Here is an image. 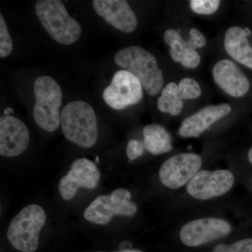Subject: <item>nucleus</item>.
<instances>
[{"mask_svg":"<svg viewBox=\"0 0 252 252\" xmlns=\"http://www.w3.org/2000/svg\"><path fill=\"white\" fill-rule=\"evenodd\" d=\"M64 137L83 148H91L98 137L97 117L90 104L83 101L67 104L61 114Z\"/></svg>","mask_w":252,"mask_h":252,"instance_id":"f257e3e1","label":"nucleus"},{"mask_svg":"<svg viewBox=\"0 0 252 252\" xmlns=\"http://www.w3.org/2000/svg\"><path fill=\"white\" fill-rule=\"evenodd\" d=\"M114 61L118 66L135 76L147 94L154 96L160 93L163 75L157 59L148 51L137 46L124 48L118 51Z\"/></svg>","mask_w":252,"mask_h":252,"instance_id":"f03ea898","label":"nucleus"},{"mask_svg":"<svg viewBox=\"0 0 252 252\" xmlns=\"http://www.w3.org/2000/svg\"><path fill=\"white\" fill-rule=\"evenodd\" d=\"M35 11L43 27L56 42L71 45L80 37V24L69 14L60 0H39Z\"/></svg>","mask_w":252,"mask_h":252,"instance_id":"7ed1b4c3","label":"nucleus"},{"mask_svg":"<svg viewBox=\"0 0 252 252\" xmlns=\"http://www.w3.org/2000/svg\"><path fill=\"white\" fill-rule=\"evenodd\" d=\"M34 122L46 132H54L61 124L60 109L63 102L61 86L52 77L41 76L34 81Z\"/></svg>","mask_w":252,"mask_h":252,"instance_id":"20e7f679","label":"nucleus"},{"mask_svg":"<svg viewBox=\"0 0 252 252\" xmlns=\"http://www.w3.org/2000/svg\"><path fill=\"white\" fill-rule=\"evenodd\" d=\"M46 212L39 205L24 207L11 220L7 230L9 243L18 251L34 252L39 243V232L45 224Z\"/></svg>","mask_w":252,"mask_h":252,"instance_id":"39448f33","label":"nucleus"},{"mask_svg":"<svg viewBox=\"0 0 252 252\" xmlns=\"http://www.w3.org/2000/svg\"><path fill=\"white\" fill-rule=\"evenodd\" d=\"M131 198L132 195L128 190L116 189L110 195H101L94 199L84 212V217L91 223L105 225L115 215L133 216L137 206Z\"/></svg>","mask_w":252,"mask_h":252,"instance_id":"423d86ee","label":"nucleus"},{"mask_svg":"<svg viewBox=\"0 0 252 252\" xmlns=\"http://www.w3.org/2000/svg\"><path fill=\"white\" fill-rule=\"evenodd\" d=\"M142 89L140 81L132 73L118 71L111 84L104 89L103 99L112 109L122 110L140 102L143 97Z\"/></svg>","mask_w":252,"mask_h":252,"instance_id":"0eeeda50","label":"nucleus"},{"mask_svg":"<svg viewBox=\"0 0 252 252\" xmlns=\"http://www.w3.org/2000/svg\"><path fill=\"white\" fill-rule=\"evenodd\" d=\"M202 158L198 154H177L162 164L159 178L169 189H177L190 182L200 170Z\"/></svg>","mask_w":252,"mask_h":252,"instance_id":"6e6552de","label":"nucleus"},{"mask_svg":"<svg viewBox=\"0 0 252 252\" xmlns=\"http://www.w3.org/2000/svg\"><path fill=\"white\" fill-rule=\"evenodd\" d=\"M234 182V175L229 170H201L189 182L187 190L193 198L209 200L229 191Z\"/></svg>","mask_w":252,"mask_h":252,"instance_id":"1a4fd4ad","label":"nucleus"},{"mask_svg":"<svg viewBox=\"0 0 252 252\" xmlns=\"http://www.w3.org/2000/svg\"><path fill=\"white\" fill-rule=\"evenodd\" d=\"M231 230L230 223L221 219H199L182 227L180 239L187 246L194 248L227 236Z\"/></svg>","mask_w":252,"mask_h":252,"instance_id":"9d476101","label":"nucleus"},{"mask_svg":"<svg viewBox=\"0 0 252 252\" xmlns=\"http://www.w3.org/2000/svg\"><path fill=\"white\" fill-rule=\"evenodd\" d=\"M189 39H182L180 32L168 29L164 33V40L170 46V54L176 62L181 63L185 67L195 68L200 63V56L195 49L206 44V39L198 30L192 28Z\"/></svg>","mask_w":252,"mask_h":252,"instance_id":"9b49d317","label":"nucleus"},{"mask_svg":"<svg viewBox=\"0 0 252 252\" xmlns=\"http://www.w3.org/2000/svg\"><path fill=\"white\" fill-rule=\"evenodd\" d=\"M99 179L100 172L94 162L85 158L77 159L72 162L67 175L60 181V193L64 200H71L81 187L95 188Z\"/></svg>","mask_w":252,"mask_h":252,"instance_id":"f8f14e48","label":"nucleus"},{"mask_svg":"<svg viewBox=\"0 0 252 252\" xmlns=\"http://www.w3.org/2000/svg\"><path fill=\"white\" fill-rule=\"evenodd\" d=\"M31 137L27 126L10 115L0 118V154L14 157L22 154L29 146Z\"/></svg>","mask_w":252,"mask_h":252,"instance_id":"ddd939ff","label":"nucleus"},{"mask_svg":"<svg viewBox=\"0 0 252 252\" xmlns=\"http://www.w3.org/2000/svg\"><path fill=\"white\" fill-rule=\"evenodd\" d=\"M94 11L104 21L122 32L130 33L137 26L135 13L124 0H94Z\"/></svg>","mask_w":252,"mask_h":252,"instance_id":"4468645a","label":"nucleus"},{"mask_svg":"<svg viewBox=\"0 0 252 252\" xmlns=\"http://www.w3.org/2000/svg\"><path fill=\"white\" fill-rule=\"evenodd\" d=\"M213 76L217 85L232 97H243L250 89L248 78L229 60L219 61L213 68Z\"/></svg>","mask_w":252,"mask_h":252,"instance_id":"2eb2a0df","label":"nucleus"},{"mask_svg":"<svg viewBox=\"0 0 252 252\" xmlns=\"http://www.w3.org/2000/svg\"><path fill=\"white\" fill-rule=\"evenodd\" d=\"M231 110V107L228 104L205 107L186 119L181 126L179 133L182 137H198L212 124L229 114Z\"/></svg>","mask_w":252,"mask_h":252,"instance_id":"dca6fc26","label":"nucleus"},{"mask_svg":"<svg viewBox=\"0 0 252 252\" xmlns=\"http://www.w3.org/2000/svg\"><path fill=\"white\" fill-rule=\"evenodd\" d=\"M245 30L230 28L225 34L224 46L228 54L238 63L252 69V48Z\"/></svg>","mask_w":252,"mask_h":252,"instance_id":"f3484780","label":"nucleus"},{"mask_svg":"<svg viewBox=\"0 0 252 252\" xmlns=\"http://www.w3.org/2000/svg\"><path fill=\"white\" fill-rule=\"evenodd\" d=\"M144 145L154 155L167 153L172 150V137L163 126L151 124L143 129Z\"/></svg>","mask_w":252,"mask_h":252,"instance_id":"a211bd4d","label":"nucleus"},{"mask_svg":"<svg viewBox=\"0 0 252 252\" xmlns=\"http://www.w3.org/2000/svg\"><path fill=\"white\" fill-rule=\"evenodd\" d=\"M158 109L161 112L170 115L180 114L184 107L183 101L179 97L178 85L170 82L161 91V95L158 99Z\"/></svg>","mask_w":252,"mask_h":252,"instance_id":"6ab92c4d","label":"nucleus"},{"mask_svg":"<svg viewBox=\"0 0 252 252\" xmlns=\"http://www.w3.org/2000/svg\"><path fill=\"white\" fill-rule=\"evenodd\" d=\"M201 93V88L198 82L190 78H185L179 84V97L182 101L198 98Z\"/></svg>","mask_w":252,"mask_h":252,"instance_id":"aec40b11","label":"nucleus"},{"mask_svg":"<svg viewBox=\"0 0 252 252\" xmlns=\"http://www.w3.org/2000/svg\"><path fill=\"white\" fill-rule=\"evenodd\" d=\"M13 49V42L2 14H0V58L7 57Z\"/></svg>","mask_w":252,"mask_h":252,"instance_id":"412c9836","label":"nucleus"},{"mask_svg":"<svg viewBox=\"0 0 252 252\" xmlns=\"http://www.w3.org/2000/svg\"><path fill=\"white\" fill-rule=\"evenodd\" d=\"M213 252H252V238L239 240L231 245L220 244L214 248Z\"/></svg>","mask_w":252,"mask_h":252,"instance_id":"4be33fe9","label":"nucleus"},{"mask_svg":"<svg viewBox=\"0 0 252 252\" xmlns=\"http://www.w3.org/2000/svg\"><path fill=\"white\" fill-rule=\"evenodd\" d=\"M220 3L219 0H192L190 6L196 14L210 15L217 11Z\"/></svg>","mask_w":252,"mask_h":252,"instance_id":"5701e85b","label":"nucleus"},{"mask_svg":"<svg viewBox=\"0 0 252 252\" xmlns=\"http://www.w3.org/2000/svg\"><path fill=\"white\" fill-rule=\"evenodd\" d=\"M144 145L140 141L131 140L127 143L126 154L129 160H134L142 157L144 154Z\"/></svg>","mask_w":252,"mask_h":252,"instance_id":"b1692460","label":"nucleus"},{"mask_svg":"<svg viewBox=\"0 0 252 252\" xmlns=\"http://www.w3.org/2000/svg\"><path fill=\"white\" fill-rule=\"evenodd\" d=\"M143 252L140 251V250H121V251L119 252Z\"/></svg>","mask_w":252,"mask_h":252,"instance_id":"393cba45","label":"nucleus"},{"mask_svg":"<svg viewBox=\"0 0 252 252\" xmlns=\"http://www.w3.org/2000/svg\"><path fill=\"white\" fill-rule=\"evenodd\" d=\"M248 158L250 162L252 163V147L251 149H250V151H249Z\"/></svg>","mask_w":252,"mask_h":252,"instance_id":"a878e982","label":"nucleus"},{"mask_svg":"<svg viewBox=\"0 0 252 252\" xmlns=\"http://www.w3.org/2000/svg\"><path fill=\"white\" fill-rule=\"evenodd\" d=\"M11 113H13L12 109L7 108L4 111V115H9Z\"/></svg>","mask_w":252,"mask_h":252,"instance_id":"bb28decb","label":"nucleus"},{"mask_svg":"<svg viewBox=\"0 0 252 252\" xmlns=\"http://www.w3.org/2000/svg\"><path fill=\"white\" fill-rule=\"evenodd\" d=\"M245 32H246L247 35L250 36L251 35V31H250V30L249 29V28H247L245 29Z\"/></svg>","mask_w":252,"mask_h":252,"instance_id":"cd10ccee","label":"nucleus"},{"mask_svg":"<svg viewBox=\"0 0 252 252\" xmlns=\"http://www.w3.org/2000/svg\"><path fill=\"white\" fill-rule=\"evenodd\" d=\"M96 161L97 162H98L99 161V158L98 157H96Z\"/></svg>","mask_w":252,"mask_h":252,"instance_id":"c85d7f7f","label":"nucleus"}]
</instances>
